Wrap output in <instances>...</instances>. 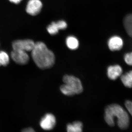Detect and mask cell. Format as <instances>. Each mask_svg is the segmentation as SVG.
<instances>
[{"instance_id":"obj_1","label":"cell","mask_w":132,"mask_h":132,"mask_svg":"<svg viewBox=\"0 0 132 132\" xmlns=\"http://www.w3.org/2000/svg\"><path fill=\"white\" fill-rule=\"evenodd\" d=\"M115 119L120 129L126 130L129 127L130 119L127 111L119 104H111L105 109L104 119L108 125L112 127L115 125Z\"/></svg>"},{"instance_id":"obj_2","label":"cell","mask_w":132,"mask_h":132,"mask_svg":"<svg viewBox=\"0 0 132 132\" xmlns=\"http://www.w3.org/2000/svg\"><path fill=\"white\" fill-rule=\"evenodd\" d=\"M32 52V57L36 65L42 69L50 68L54 65L55 57L54 53L44 43H35Z\"/></svg>"},{"instance_id":"obj_3","label":"cell","mask_w":132,"mask_h":132,"mask_svg":"<svg viewBox=\"0 0 132 132\" xmlns=\"http://www.w3.org/2000/svg\"><path fill=\"white\" fill-rule=\"evenodd\" d=\"M65 84L76 94H79L82 92L83 87L80 80L72 75H66L63 78Z\"/></svg>"},{"instance_id":"obj_4","label":"cell","mask_w":132,"mask_h":132,"mask_svg":"<svg viewBox=\"0 0 132 132\" xmlns=\"http://www.w3.org/2000/svg\"><path fill=\"white\" fill-rule=\"evenodd\" d=\"M34 41L30 39L19 40L13 43L14 50H21L24 52H31L35 46Z\"/></svg>"},{"instance_id":"obj_5","label":"cell","mask_w":132,"mask_h":132,"mask_svg":"<svg viewBox=\"0 0 132 132\" xmlns=\"http://www.w3.org/2000/svg\"><path fill=\"white\" fill-rule=\"evenodd\" d=\"M56 123V118L52 114L47 113L42 118L40 125L43 130L50 131L53 129Z\"/></svg>"},{"instance_id":"obj_6","label":"cell","mask_w":132,"mask_h":132,"mask_svg":"<svg viewBox=\"0 0 132 132\" xmlns=\"http://www.w3.org/2000/svg\"><path fill=\"white\" fill-rule=\"evenodd\" d=\"M124 44L123 39L118 35L112 36L108 42L109 48L112 52L120 51L123 48Z\"/></svg>"},{"instance_id":"obj_7","label":"cell","mask_w":132,"mask_h":132,"mask_svg":"<svg viewBox=\"0 0 132 132\" xmlns=\"http://www.w3.org/2000/svg\"><path fill=\"white\" fill-rule=\"evenodd\" d=\"M13 60L20 65L27 64L29 61V58L27 52L21 50H14L11 54Z\"/></svg>"},{"instance_id":"obj_8","label":"cell","mask_w":132,"mask_h":132,"mask_svg":"<svg viewBox=\"0 0 132 132\" xmlns=\"http://www.w3.org/2000/svg\"><path fill=\"white\" fill-rule=\"evenodd\" d=\"M123 73V68L119 64H114L109 66L107 69V75L111 80H116L120 77Z\"/></svg>"},{"instance_id":"obj_9","label":"cell","mask_w":132,"mask_h":132,"mask_svg":"<svg viewBox=\"0 0 132 132\" xmlns=\"http://www.w3.org/2000/svg\"><path fill=\"white\" fill-rule=\"evenodd\" d=\"M42 7L40 0H29L26 7V12L31 15H36L40 12Z\"/></svg>"},{"instance_id":"obj_10","label":"cell","mask_w":132,"mask_h":132,"mask_svg":"<svg viewBox=\"0 0 132 132\" xmlns=\"http://www.w3.org/2000/svg\"><path fill=\"white\" fill-rule=\"evenodd\" d=\"M67 27V23L64 21H60L58 22H52L48 26L47 30L52 35H54L58 32L59 30L64 29Z\"/></svg>"},{"instance_id":"obj_11","label":"cell","mask_w":132,"mask_h":132,"mask_svg":"<svg viewBox=\"0 0 132 132\" xmlns=\"http://www.w3.org/2000/svg\"><path fill=\"white\" fill-rule=\"evenodd\" d=\"M120 78L121 82L125 87L132 88V70L123 73Z\"/></svg>"},{"instance_id":"obj_12","label":"cell","mask_w":132,"mask_h":132,"mask_svg":"<svg viewBox=\"0 0 132 132\" xmlns=\"http://www.w3.org/2000/svg\"><path fill=\"white\" fill-rule=\"evenodd\" d=\"M123 26L127 34L132 38V13L125 16L123 19Z\"/></svg>"},{"instance_id":"obj_13","label":"cell","mask_w":132,"mask_h":132,"mask_svg":"<svg viewBox=\"0 0 132 132\" xmlns=\"http://www.w3.org/2000/svg\"><path fill=\"white\" fill-rule=\"evenodd\" d=\"M82 124L79 121H76L67 125V132H82Z\"/></svg>"},{"instance_id":"obj_14","label":"cell","mask_w":132,"mask_h":132,"mask_svg":"<svg viewBox=\"0 0 132 132\" xmlns=\"http://www.w3.org/2000/svg\"><path fill=\"white\" fill-rule=\"evenodd\" d=\"M66 42L68 47L72 50L76 49L79 47V41L77 38L74 36H69L66 39Z\"/></svg>"},{"instance_id":"obj_15","label":"cell","mask_w":132,"mask_h":132,"mask_svg":"<svg viewBox=\"0 0 132 132\" xmlns=\"http://www.w3.org/2000/svg\"><path fill=\"white\" fill-rule=\"evenodd\" d=\"M9 57L6 52L0 51V66H6L9 62Z\"/></svg>"},{"instance_id":"obj_16","label":"cell","mask_w":132,"mask_h":132,"mask_svg":"<svg viewBox=\"0 0 132 132\" xmlns=\"http://www.w3.org/2000/svg\"><path fill=\"white\" fill-rule=\"evenodd\" d=\"M60 88L62 93L65 95L67 96H72L75 95L74 92L65 84H64V85H62Z\"/></svg>"},{"instance_id":"obj_17","label":"cell","mask_w":132,"mask_h":132,"mask_svg":"<svg viewBox=\"0 0 132 132\" xmlns=\"http://www.w3.org/2000/svg\"><path fill=\"white\" fill-rule=\"evenodd\" d=\"M123 59L126 64L132 66V51L126 53L124 55Z\"/></svg>"},{"instance_id":"obj_18","label":"cell","mask_w":132,"mask_h":132,"mask_svg":"<svg viewBox=\"0 0 132 132\" xmlns=\"http://www.w3.org/2000/svg\"><path fill=\"white\" fill-rule=\"evenodd\" d=\"M125 105L126 110L132 116V101L127 100L125 102Z\"/></svg>"},{"instance_id":"obj_19","label":"cell","mask_w":132,"mask_h":132,"mask_svg":"<svg viewBox=\"0 0 132 132\" xmlns=\"http://www.w3.org/2000/svg\"><path fill=\"white\" fill-rule=\"evenodd\" d=\"M22 132H36L32 128H27L23 129Z\"/></svg>"},{"instance_id":"obj_20","label":"cell","mask_w":132,"mask_h":132,"mask_svg":"<svg viewBox=\"0 0 132 132\" xmlns=\"http://www.w3.org/2000/svg\"><path fill=\"white\" fill-rule=\"evenodd\" d=\"M10 2L13 3L15 4H18L20 3L22 0H9Z\"/></svg>"}]
</instances>
